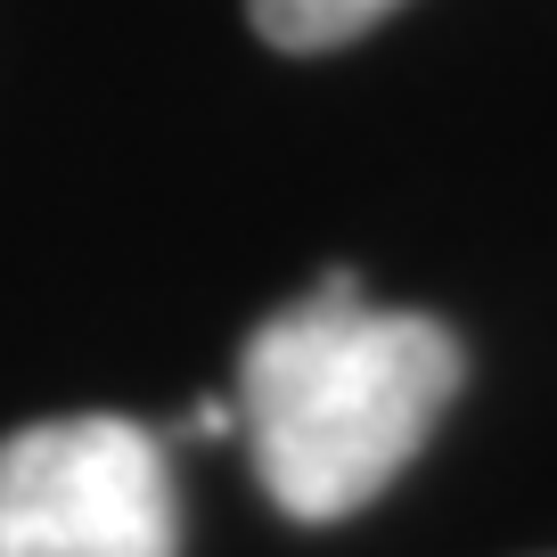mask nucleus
<instances>
[{
    "instance_id": "3",
    "label": "nucleus",
    "mask_w": 557,
    "mask_h": 557,
    "mask_svg": "<svg viewBox=\"0 0 557 557\" xmlns=\"http://www.w3.org/2000/svg\"><path fill=\"white\" fill-rule=\"evenodd\" d=\"M255 9V34L271 41V50H345V41H361L369 25H385L401 9V0H246Z\"/></svg>"
},
{
    "instance_id": "2",
    "label": "nucleus",
    "mask_w": 557,
    "mask_h": 557,
    "mask_svg": "<svg viewBox=\"0 0 557 557\" xmlns=\"http://www.w3.org/2000/svg\"><path fill=\"white\" fill-rule=\"evenodd\" d=\"M0 557H181L164 443L139 418H41L0 443Z\"/></svg>"
},
{
    "instance_id": "1",
    "label": "nucleus",
    "mask_w": 557,
    "mask_h": 557,
    "mask_svg": "<svg viewBox=\"0 0 557 557\" xmlns=\"http://www.w3.org/2000/svg\"><path fill=\"white\" fill-rule=\"evenodd\" d=\"M468 352L435 312H385L352 271L271 312L238 352V426L278 517L336 524L369 508L451 410Z\"/></svg>"
}]
</instances>
